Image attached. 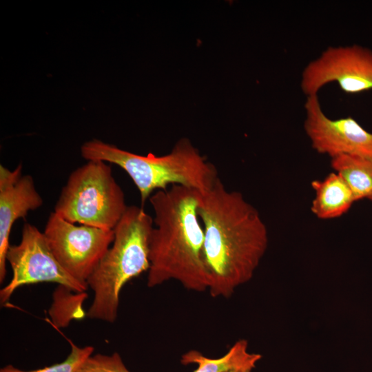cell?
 Returning <instances> with one entry per match:
<instances>
[{
    "label": "cell",
    "instance_id": "1",
    "mask_svg": "<svg viewBox=\"0 0 372 372\" xmlns=\"http://www.w3.org/2000/svg\"><path fill=\"white\" fill-rule=\"evenodd\" d=\"M197 213L204 230L203 263L212 297L229 298L251 279L268 245L258 210L218 178L198 194Z\"/></svg>",
    "mask_w": 372,
    "mask_h": 372
},
{
    "label": "cell",
    "instance_id": "2",
    "mask_svg": "<svg viewBox=\"0 0 372 372\" xmlns=\"http://www.w3.org/2000/svg\"><path fill=\"white\" fill-rule=\"evenodd\" d=\"M198 192L179 185L154 192L147 285L179 282L198 292L207 290L203 251L204 230L197 213Z\"/></svg>",
    "mask_w": 372,
    "mask_h": 372
},
{
    "label": "cell",
    "instance_id": "3",
    "mask_svg": "<svg viewBox=\"0 0 372 372\" xmlns=\"http://www.w3.org/2000/svg\"><path fill=\"white\" fill-rule=\"evenodd\" d=\"M81 153L86 160L121 167L136 186L143 205L154 192L167 189L168 185H179L203 193L219 178L215 166L185 138L169 154L160 156L152 153L138 155L96 139L85 143Z\"/></svg>",
    "mask_w": 372,
    "mask_h": 372
},
{
    "label": "cell",
    "instance_id": "4",
    "mask_svg": "<svg viewBox=\"0 0 372 372\" xmlns=\"http://www.w3.org/2000/svg\"><path fill=\"white\" fill-rule=\"evenodd\" d=\"M153 218L143 207L128 206L114 229L113 245L106 251L87 283L94 291L87 316L114 322L125 285L150 267L149 244Z\"/></svg>",
    "mask_w": 372,
    "mask_h": 372
},
{
    "label": "cell",
    "instance_id": "5",
    "mask_svg": "<svg viewBox=\"0 0 372 372\" xmlns=\"http://www.w3.org/2000/svg\"><path fill=\"white\" fill-rule=\"evenodd\" d=\"M127 207L110 165L88 161L70 174L54 212L72 223L114 229Z\"/></svg>",
    "mask_w": 372,
    "mask_h": 372
},
{
    "label": "cell",
    "instance_id": "6",
    "mask_svg": "<svg viewBox=\"0 0 372 372\" xmlns=\"http://www.w3.org/2000/svg\"><path fill=\"white\" fill-rule=\"evenodd\" d=\"M8 261L12 270L10 282L0 291L2 304L9 301L14 291L23 286L43 282H55L76 293H83L87 283L73 278L54 257L43 232L25 223L19 245H10Z\"/></svg>",
    "mask_w": 372,
    "mask_h": 372
},
{
    "label": "cell",
    "instance_id": "7",
    "mask_svg": "<svg viewBox=\"0 0 372 372\" xmlns=\"http://www.w3.org/2000/svg\"><path fill=\"white\" fill-rule=\"evenodd\" d=\"M43 234L61 265L73 278L85 283L114 239V229L76 225L54 211Z\"/></svg>",
    "mask_w": 372,
    "mask_h": 372
},
{
    "label": "cell",
    "instance_id": "8",
    "mask_svg": "<svg viewBox=\"0 0 372 372\" xmlns=\"http://www.w3.org/2000/svg\"><path fill=\"white\" fill-rule=\"evenodd\" d=\"M333 82L348 94L372 90V50L356 44L328 47L304 68L300 87L307 96L318 95Z\"/></svg>",
    "mask_w": 372,
    "mask_h": 372
},
{
    "label": "cell",
    "instance_id": "9",
    "mask_svg": "<svg viewBox=\"0 0 372 372\" xmlns=\"http://www.w3.org/2000/svg\"><path fill=\"white\" fill-rule=\"evenodd\" d=\"M304 107V131L318 153L331 158L346 154L372 161V133L353 118H329L318 95L307 96Z\"/></svg>",
    "mask_w": 372,
    "mask_h": 372
},
{
    "label": "cell",
    "instance_id": "10",
    "mask_svg": "<svg viewBox=\"0 0 372 372\" xmlns=\"http://www.w3.org/2000/svg\"><path fill=\"white\" fill-rule=\"evenodd\" d=\"M43 198L30 175L22 174V165L13 170L0 165V282L6 275V254L12 227L29 211L40 207Z\"/></svg>",
    "mask_w": 372,
    "mask_h": 372
},
{
    "label": "cell",
    "instance_id": "11",
    "mask_svg": "<svg viewBox=\"0 0 372 372\" xmlns=\"http://www.w3.org/2000/svg\"><path fill=\"white\" fill-rule=\"evenodd\" d=\"M316 196L312 201V213L320 219L340 217L347 212L355 201L344 179L336 172L330 173L322 180H313Z\"/></svg>",
    "mask_w": 372,
    "mask_h": 372
},
{
    "label": "cell",
    "instance_id": "12",
    "mask_svg": "<svg viewBox=\"0 0 372 372\" xmlns=\"http://www.w3.org/2000/svg\"><path fill=\"white\" fill-rule=\"evenodd\" d=\"M262 356L248 351V342L245 340L236 342L222 357L209 358L200 351L190 350L180 358L184 365L196 364L198 368L193 372H229L233 370H252Z\"/></svg>",
    "mask_w": 372,
    "mask_h": 372
},
{
    "label": "cell",
    "instance_id": "13",
    "mask_svg": "<svg viewBox=\"0 0 372 372\" xmlns=\"http://www.w3.org/2000/svg\"><path fill=\"white\" fill-rule=\"evenodd\" d=\"M331 165L350 188L355 201L372 196V161L344 154L331 158Z\"/></svg>",
    "mask_w": 372,
    "mask_h": 372
},
{
    "label": "cell",
    "instance_id": "14",
    "mask_svg": "<svg viewBox=\"0 0 372 372\" xmlns=\"http://www.w3.org/2000/svg\"><path fill=\"white\" fill-rule=\"evenodd\" d=\"M94 348L91 346L79 347L72 344L70 353L60 363L31 371H23L8 364L1 368L0 372H77L83 364L92 355Z\"/></svg>",
    "mask_w": 372,
    "mask_h": 372
},
{
    "label": "cell",
    "instance_id": "15",
    "mask_svg": "<svg viewBox=\"0 0 372 372\" xmlns=\"http://www.w3.org/2000/svg\"><path fill=\"white\" fill-rule=\"evenodd\" d=\"M77 372H130L123 363L121 355L115 352L112 355L98 353L91 355Z\"/></svg>",
    "mask_w": 372,
    "mask_h": 372
},
{
    "label": "cell",
    "instance_id": "16",
    "mask_svg": "<svg viewBox=\"0 0 372 372\" xmlns=\"http://www.w3.org/2000/svg\"><path fill=\"white\" fill-rule=\"evenodd\" d=\"M229 372H251V370H247V369H239V370L230 371Z\"/></svg>",
    "mask_w": 372,
    "mask_h": 372
},
{
    "label": "cell",
    "instance_id": "17",
    "mask_svg": "<svg viewBox=\"0 0 372 372\" xmlns=\"http://www.w3.org/2000/svg\"><path fill=\"white\" fill-rule=\"evenodd\" d=\"M369 199H370V200H372V196H371V197H370V198H369Z\"/></svg>",
    "mask_w": 372,
    "mask_h": 372
}]
</instances>
